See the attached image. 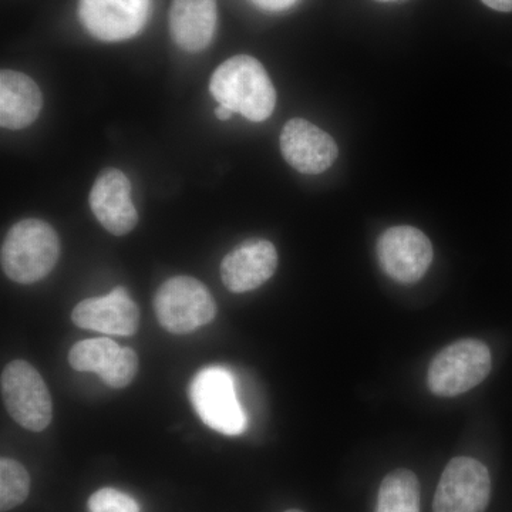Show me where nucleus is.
<instances>
[{
	"label": "nucleus",
	"instance_id": "a211bd4d",
	"mask_svg": "<svg viewBox=\"0 0 512 512\" xmlns=\"http://www.w3.org/2000/svg\"><path fill=\"white\" fill-rule=\"evenodd\" d=\"M30 477L19 461L3 457L0 460V508L10 511L29 497Z\"/></svg>",
	"mask_w": 512,
	"mask_h": 512
},
{
	"label": "nucleus",
	"instance_id": "6e6552de",
	"mask_svg": "<svg viewBox=\"0 0 512 512\" xmlns=\"http://www.w3.org/2000/svg\"><path fill=\"white\" fill-rule=\"evenodd\" d=\"M377 259L384 274L400 284H414L429 271L433 245L420 229L400 225L384 231L377 241Z\"/></svg>",
	"mask_w": 512,
	"mask_h": 512
},
{
	"label": "nucleus",
	"instance_id": "39448f33",
	"mask_svg": "<svg viewBox=\"0 0 512 512\" xmlns=\"http://www.w3.org/2000/svg\"><path fill=\"white\" fill-rule=\"evenodd\" d=\"M158 322L174 335H187L217 315V303L207 286L191 276H174L154 296Z\"/></svg>",
	"mask_w": 512,
	"mask_h": 512
},
{
	"label": "nucleus",
	"instance_id": "4468645a",
	"mask_svg": "<svg viewBox=\"0 0 512 512\" xmlns=\"http://www.w3.org/2000/svg\"><path fill=\"white\" fill-rule=\"evenodd\" d=\"M217 26L215 0H173L170 9V32L175 45L185 52L207 49Z\"/></svg>",
	"mask_w": 512,
	"mask_h": 512
},
{
	"label": "nucleus",
	"instance_id": "2eb2a0df",
	"mask_svg": "<svg viewBox=\"0 0 512 512\" xmlns=\"http://www.w3.org/2000/svg\"><path fill=\"white\" fill-rule=\"evenodd\" d=\"M43 97L35 80L15 70L0 73V126L22 130L35 123Z\"/></svg>",
	"mask_w": 512,
	"mask_h": 512
},
{
	"label": "nucleus",
	"instance_id": "ddd939ff",
	"mask_svg": "<svg viewBox=\"0 0 512 512\" xmlns=\"http://www.w3.org/2000/svg\"><path fill=\"white\" fill-rule=\"evenodd\" d=\"M73 323L79 328L131 336L140 325V309L124 286H117L109 295L84 299L73 311Z\"/></svg>",
	"mask_w": 512,
	"mask_h": 512
},
{
	"label": "nucleus",
	"instance_id": "5701e85b",
	"mask_svg": "<svg viewBox=\"0 0 512 512\" xmlns=\"http://www.w3.org/2000/svg\"><path fill=\"white\" fill-rule=\"evenodd\" d=\"M215 116L222 121H227L234 116V111L229 110L228 107L225 106H218L217 110H215Z\"/></svg>",
	"mask_w": 512,
	"mask_h": 512
},
{
	"label": "nucleus",
	"instance_id": "9d476101",
	"mask_svg": "<svg viewBox=\"0 0 512 512\" xmlns=\"http://www.w3.org/2000/svg\"><path fill=\"white\" fill-rule=\"evenodd\" d=\"M279 143L286 163L302 174L325 173L339 154L335 140L326 131L303 119L289 120Z\"/></svg>",
	"mask_w": 512,
	"mask_h": 512
},
{
	"label": "nucleus",
	"instance_id": "b1692460",
	"mask_svg": "<svg viewBox=\"0 0 512 512\" xmlns=\"http://www.w3.org/2000/svg\"><path fill=\"white\" fill-rule=\"evenodd\" d=\"M285 512H303L301 510H288V511H285Z\"/></svg>",
	"mask_w": 512,
	"mask_h": 512
},
{
	"label": "nucleus",
	"instance_id": "0eeeda50",
	"mask_svg": "<svg viewBox=\"0 0 512 512\" xmlns=\"http://www.w3.org/2000/svg\"><path fill=\"white\" fill-rule=\"evenodd\" d=\"M487 467L471 457H456L441 474L434 495V512H485L490 503Z\"/></svg>",
	"mask_w": 512,
	"mask_h": 512
},
{
	"label": "nucleus",
	"instance_id": "6ab92c4d",
	"mask_svg": "<svg viewBox=\"0 0 512 512\" xmlns=\"http://www.w3.org/2000/svg\"><path fill=\"white\" fill-rule=\"evenodd\" d=\"M87 512H141L130 495L116 488H101L87 501Z\"/></svg>",
	"mask_w": 512,
	"mask_h": 512
},
{
	"label": "nucleus",
	"instance_id": "4be33fe9",
	"mask_svg": "<svg viewBox=\"0 0 512 512\" xmlns=\"http://www.w3.org/2000/svg\"><path fill=\"white\" fill-rule=\"evenodd\" d=\"M481 2L498 12H512V0H481Z\"/></svg>",
	"mask_w": 512,
	"mask_h": 512
},
{
	"label": "nucleus",
	"instance_id": "423d86ee",
	"mask_svg": "<svg viewBox=\"0 0 512 512\" xmlns=\"http://www.w3.org/2000/svg\"><path fill=\"white\" fill-rule=\"evenodd\" d=\"M2 396L10 417L30 431H43L53 417V402L45 380L25 360L10 362L2 372Z\"/></svg>",
	"mask_w": 512,
	"mask_h": 512
},
{
	"label": "nucleus",
	"instance_id": "f257e3e1",
	"mask_svg": "<svg viewBox=\"0 0 512 512\" xmlns=\"http://www.w3.org/2000/svg\"><path fill=\"white\" fill-rule=\"evenodd\" d=\"M210 92L220 106L254 123L269 119L276 106L271 77L252 56L238 55L222 63L211 76Z\"/></svg>",
	"mask_w": 512,
	"mask_h": 512
},
{
	"label": "nucleus",
	"instance_id": "412c9836",
	"mask_svg": "<svg viewBox=\"0 0 512 512\" xmlns=\"http://www.w3.org/2000/svg\"><path fill=\"white\" fill-rule=\"evenodd\" d=\"M256 6L269 12H281L291 8L298 0H252Z\"/></svg>",
	"mask_w": 512,
	"mask_h": 512
},
{
	"label": "nucleus",
	"instance_id": "f3484780",
	"mask_svg": "<svg viewBox=\"0 0 512 512\" xmlns=\"http://www.w3.org/2000/svg\"><path fill=\"white\" fill-rule=\"evenodd\" d=\"M120 349L116 342L107 338L82 340L70 350V366L77 372H94L101 376L119 355Z\"/></svg>",
	"mask_w": 512,
	"mask_h": 512
},
{
	"label": "nucleus",
	"instance_id": "dca6fc26",
	"mask_svg": "<svg viewBox=\"0 0 512 512\" xmlns=\"http://www.w3.org/2000/svg\"><path fill=\"white\" fill-rule=\"evenodd\" d=\"M376 512H420V484L413 471L399 468L383 478Z\"/></svg>",
	"mask_w": 512,
	"mask_h": 512
},
{
	"label": "nucleus",
	"instance_id": "f03ea898",
	"mask_svg": "<svg viewBox=\"0 0 512 512\" xmlns=\"http://www.w3.org/2000/svg\"><path fill=\"white\" fill-rule=\"evenodd\" d=\"M60 256V239L52 225L36 218L18 222L3 239L2 269L18 284H35L55 268Z\"/></svg>",
	"mask_w": 512,
	"mask_h": 512
},
{
	"label": "nucleus",
	"instance_id": "20e7f679",
	"mask_svg": "<svg viewBox=\"0 0 512 512\" xmlns=\"http://www.w3.org/2000/svg\"><path fill=\"white\" fill-rule=\"evenodd\" d=\"M192 406L212 430L239 436L247 430V416L238 402L234 376L222 366H210L195 375L188 389Z\"/></svg>",
	"mask_w": 512,
	"mask_h": 512
},
{
	"label": "nucleus",
	"instance_id": "aec40b11",
	"mask_svg": "<svg viewBox=\"0 0 512 512\" xmlns=\"http://www.w3.org/2000/svg\"><path fill=\"white\" fill-rule=\"evenodd\" d=\"M138 356L133 349L121 348L114 362L109 369L101 375L104 383L109 384L113 389H123L133 382L137 375Z\"/></svg>",
	"mask_w": 512,
	"mask_h": 512
},
{
	"label": "nucleus",
	"instance_id": "f8f14e48",
	"mask_svg": "<svg viewBox=\"0 0 512 512\" xmlns=\"http://www.w3.org/2000/svg\"><path fill=\"white\" fill-rule=\"evenodd\" d=\"M278 268V252L266 239H249L232 249L221 262V278L229 291L244 293L261 288Z\"/></svg>",
	"mask_w": 512,
	"mask_h": 512
},
{
	"label": "nucleus",
	"instance_id": "9b49d317",
	"mask_svg": "<svg viewBox=\"0 0 512 512\" xmlns=\"http://www.w3.org/2000/svg\"><path fill=\"white\" fill-rule=\"evenodd\" d=\"M94 217L104 229L123 237L136 228L138 212L131 198L127 175L116 168H107L94 181L89 197Z\"/></svg>",
	"mask_w": 512,
	"mask_h": 512
},
{
	"label": "nucleus",
	"instance_id": "1a4fd4ad",
	"mask_svg": "<svg viewBox=\"0 0 512 512\" xmlns=\"http://www.w3.org/2000/svg\"><path fill=\"white\" fill-rule=\"evenodd\" d=\"M151 0H80L84 29L103 42L131 39L146 26Z\"/></svg>",
	"mask_w": 512,
	"mask_h": 512
},
{
	"label": "nucleus",
	"instance_id": "7ed1b4c3",
	"mask_svg": "<svg viewBox=\"0 0 512 512\" xmlns=\"http://www.w3.org/2000/svg\"><path fill=\"white\" fill-rule=\"evenodd\" d=\"M491 350L478 339H463L441 349L431 360L427 372L430 392L441 397H456L474 389L491 372Z\"/></svg>",
	"mask_w": 512,
	"mask_h": 512
},
{
	"label": "nucleus",
	"instance_id": "393cba45",
	"mask_svg": "<svg viewBox=\"0 0 512 512\" xmlns=\"http://www.w3.org/2000/svg\"><path fill=\"white\" fill-rule=\"evenodd\" d=\"M380 2H392V0H380Z\"/></svg>",
	"mask_w": 512,
	"mask_h": 512
}]
</instances>
